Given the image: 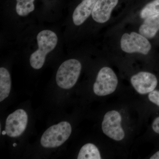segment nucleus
I'll return each instance as SVG.
<instances>
[{"mask_svg": "<svg viewBox=\"0 0 159 159\" xmlns=\"http://www.w3.org/2000/svg\"><path fill=\"white\" fill-rule=\"evenodd\" d=\"M28 121L25 111L21 109L15 111L6 119L5 130L7 135L12 138L20 136L25 130Z\"/></svg>", "mask_w": 159, "mask_h": 159, "instance_id": "7", "label": "nucleus"}, {"mask_svg": "<svg viewBox=\"0 0 159 159\" xmlns=\"http://www.w3.org/2000/svg\"><path fill=\"white\" fill-rule=\"evenodd\" d=\"M122 116L118 111L112 110L107 112L102 123L103 133L114 141H122L125 138V132L122 127Z\"/></svg>", "mask_w": 159, "mask_h": 159, "instance_id": "5", "label": "nucleus"}, {"mask_svg": "<svg viewBox=\"0 0 159 159\" xmlns=\"http://www.w3.org/2000/svg\"><path fill=\"white\" fill-rule=\"evenodd\" d=\"M130 82L137 93L144 95L149 93L155 89L158 80L152 73L140 72L131 77Z\"/></svg>", "mask_w": 159, "mask_h": 159, "instance_id": "8", "label": "nucleus"}, {"mask_svg": "<svg viewBox=\"0 0 159 159\" xmlns=\"http://www.w3.org/2000/svg\"><path fill=\"white\" fill-rule=\"evenodd\" d=\"M118 77L111 68L104 67L100 69L94 83V93L99 97H104L113 93L118 85Z\"/></svg>", "mask_w": 159, "mask_h": 159, "instance_id": "4", "label": "nucleus"}, {"mask_svg": "<svg viewBox=\"0 0 159 159\" xmlns=\"http://www.w3.org/2000/svg\"><path fill=\"white\" fill-rule=\"evenodd\" d=\"M120 43L122 51L129 54L139 53L146 55L151 49V45L147 38L136 32L123 34Z\"/></svg>", "mask_w": 159, "mask_h": 159, "instance_id": "6", "label": "nucleus"}, {"mask_svg": "<svg viewBox=\"0 0 159 159\" xmlns=\"http://www.w3.org/2000/svg\"><path fill=\"white\" fill-rule=\"evenodd\" d=\"M37 40L39 48L31 54L30 63L33 69L39 70L43 66L47 54L55 48L58 38L53 31L45 30L38 34Z\"/></svg>", "mask_w": 159, "mask_h": 159, "instance_id": "1", "label": "nucleus"}, {"mask_svg": "<svg viewBox=\"0 0 159 159\" xmlns=\"http://www.w3.org/2000/svg\"><path fill=\"white\" fill-rule=\"evenodd\" d=\"M98 0H83L76 7L73 15L74 25L80 26L87 19L92 13Z\"/></svg>", "mask_w": 159, "mask_h": 159, "instance_id": "10", "label": "nucleus"}, {"mask_svg": "<svg viewBox=\"0 0 159 159\" xmlns=\"http://www.w3.org/2000/svg\"><path fill=\"white\" fill-rule=\"evenodd\" d=\"M71 132L72 127L69 122H60L45 131L41 139V145L47 148L59 147L68 140Z\"/></svg>", "mask_w": 159, "mask_h": 159, "instance_id": "2", "label": "nucleus"}, {"mask_svg": "<svg viewBox=\"0 0 159 159\" xmlns=\"http://www.w3.org/2000/svg\"><path fill=\"white\" fill-rule=\"evenodd\" d=\"M16 13L20 16H26L34 11V0H16Z\"/></svg>", "mask_w": 159, "mask_h": 159, "instance_id": "14", "label": "nucleus"}, {"mask_svg": "<svg viewBox=\"0 0 159 159\" xmlns=\"http://www.w3.org/2000/svg\"><path fill=\"white\" fill-rule=\"evenodd\" d=\"M148 99L149 101L159 107V91L153 90L148 93Z\"/></svg>", "mask_w": 159, "mask_h": 159, "instance_id": "16", "label": "nucleus"}, {"mask_svg": "<svg viewBox=\"0 0 159 159\" xmlns=\"http://www.w3.org/2000/svg\"><path fill=\"white\" fill-rule=\"evenodd\" d=\"M152 130L156 134H159V116L154 119L152 125Z\"/></svg>", "mask_w": 159, "mask_h": 159, "instance_id": "17", "label": "nucleus"}, {"mask_svg": "<svg viewBox=\"0 0 159 159\" xmlns=\"http://www.w3.org/2000/svg\"><path fill=\"white\" fill-rule=\"evenodd\" d=\"M17 145V144L16 143H14L13 145V147H16Z\"/></svg>", "mask_w": 159, "mask_h": 159, "instance_id": "20", "label": "nucleus"}, {"mask_svg": "<svg viewBox=\"0 0 159 159\" xmlns=\"http://www.w3.org/2000/svg\"><path fill=\"white\" fill-rule=\"evenodd\" d=\"M2 134L3 135H5L6 134V130H3L2 132Z\"/></svg>", "mask_w": 159, "mask_h": 159, "instance_id": "19", "label": "nucleus"}, {"mask_svg": "<svg viewBox=\"0 0 159 159\" xmlns=\"http://www.w3.org/2000/svg\"><path fill=\"white\" fill-rule=\"evenodd\" d=\"M119 0H98L92 12L93 19L99 23L107 22Z\"/></svg>", "mask_w": 159, "mask_h": 159, "instance_id": "9", "label": "nucleus"}, {"mask_svg": "<svg viewBox=\"0 0 159 159\" xmlns=\"http://www.w3.org/2000/svg\"><path fill=\"white\" fill-rule=\"evenodd\" d=\"M81 68V63L77 60L69 59L62 63L56 74L57 85L65 89L72 88L79 78Z\"/></svg>", "mask_w": 159, "mask_h": 159, "instance_id": "3", "label": "nucleus"}, {"mask_svg": "<svg viewBox=\"0 0 159 159\" xmlns=\"http://www.w3.org/2000/svg\"><path fill=\"white\" fill-rule=\"evenodd\" d=\"M11 79L9 71L4 67L0 68V101L9 96L11 89Z\"/></svg>", "mask_w": 159, "mask_h": 159, "instance_id": "12", "label": "nucleus"}, {"mask_svg": "<svg viewBox=\"0 0 159 159\" xmlns=\"http://www.w3.org/2000/svg\"><path fill=\"white\" fill-rule=\"evenodd\" d=\"M159 14V0H154L146 5L140 12V17L142 19Z\"/></svg>", "mask_w": 159, "mask_h": 159, "instance_id": "15", "label": "nucleus"}, {"mask_svg": "<svg viewBox=\"0 0 159 159\" xmlns=\"http://www.w3.org/2000/svg\"><path fill=\"white\" fill-rule=\"evenodd\" d=\"M101 155L98 148L93 144L87 143L80 150L77 159H101Z\"/></svg>", "mask_w": 159, "mask_h": 159, "instance_id": "13", "label": "nucleus"}, {"mask_svg": "<svg viewBox=\"0 0 159 159\" xmlns=\"http://www.w3.org/2000/svg\"><path fill=\"white\" fill-rule=\"evenodd\" d=\"M159 30V14L145 19L139 28V33L147 39H152Z\"/></svg>", "mask_w": 159, "mask_h": 159, "instance_id": "11", "label": "nucleus"}, {"mask_svg": "<svg viewBox=\"0 0 159 159\" xmlns=\"http://www.w3.org/2000/svg\"><path fill=\"white\" fill-rule=\"evenodd\" d=\"M150 159H159V150L150 157Z\"/></svg>", "mask_w": 159, "mask_h": 159, "instance_id": "18", "label": "nucleus"}]
</instances>
